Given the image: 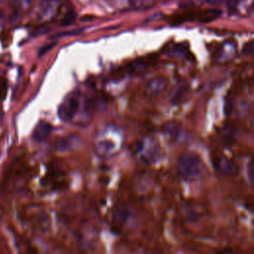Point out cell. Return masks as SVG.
<instances>
[{
	"label": "cell",
	"instance_id": "obj_1",
	"mask_svg": "<svg viewBox=\"0 0 254 254\" xmlns=\"http://www.w3.org/2000/svg\"><path fill=\"white\" fill-rule=\"evenodd\" d=\"M203 160L195 152H186L178 161V174L185 181H194L203 173Z\"/></svg>",
	"mask_w": 254,
	"mask_h": 254
},
{
	"label": "cell",
	"instance_id": "obj_2",
	"mask_svg": "<svg viewBox=\"0 0 254 254\" xmlns=\"http://www.w3.org/2000/svg\"><path fill=\"white\" fill-rule=\"evenodd\" d=\"M79 106L78 96L74 94L69 96L59 106L58 116L63 122H70L76 117Z\"/></svg>",
	"mask_w": 254,
	"mask_h": 254
},
{
	"label": "cell",
	"instance_id": "obj_3",
	"mask_svg": "<svg viewBox=\"0 0 254 254\" xmlns=\"http://www.w3.org/2000/svg\"><path fill=\"white\" fill-rule=\"evenodd\" d=\"M215 166L216 170L223 176L235 177L239 173V168L236 163L225 156H220L216 158Z\"/></svg>",
	"mask_w": 254,
	"mask_h": 254
},
{
	"label": "cell",
	"instance_id": "obj_4",
	"mask_svg": "<svg viewBox=\"0 0 254 254\" xmlns=\"http://www.w3.org/2000/svg\"><path fill=\"white\" fill-rule=\"evenodd\" d=\"M189 92H190V87H189L188 82H186V81L179 82L177 86L173 89V91L170 95V101L173 104L182 103L188 98Z\"/></svg>",
	"mask_w": 254,
	"mask_h": 254
},
{
	"label": "cell",
	"instance_id": "obj_5",
	"mask_svg": "<svg viewBox=\"0 0 254 254\" xmlns=\"http://www.w3.org/2000/svg\"><path fill=\"white\" fill-rule=\"evenodd\" d=\"M53 131V127L51 124H49L48 122H40L38 123V125L35 127L33 133H32V139L35 141V142L41 143L44 142L45 140H47L50 135L52 134Z\"/></svg>",
	"mask_w": 254,
	"mask_h": 254
},
{
	"label": "cell",
	"instance_id": "obj_6",
	"mask_svg": "<svg viewBox=\"0 0 254 254\" xmlns=\"http://www.w3.org/2000/svg\"><path fill=\"white\" fill-rule=\"evenodd\" d=\"M166 134L171 139L175 140L176 142H179V143H183L186 140L187 141L189 140L188 134L182 130L180 125H178L177 123H174V122H170L167 124Z\"/></svg>",
	"mask_w": 254,
	"mask_h": 254
},
{
	"label": "cell",
	"instance_id": "obj_7",
	"mask_svg": "<svg viewBox=\"0 0 254 254\" xmlns=\"http://www.w3.org/2000/svg\"><path fill=\"white\" fill-rule=\"evenodd\" d=\"M58 0H44L39 7V15L41 19L52 18L58 10Z\"/></svg>",
	"mask_w": 254,
	"mask_h": 254
},
{
	"label": "cell",
	"instance_id": "obj_8",
	"mask_svg": "<svg viewBox=\"0 0 254 254\" xmlns=\"http://www.w3.org/2000/svg\"><path fill=\"white\" fill-rule=\"evenodd\" d=\"M167 83L168 82L165 78L156 77L149 80V82L147 83V91L153 96H158L166 90Z\"/></svg>",
	"mask_w": 254,
	"mask_h": 254
},
{
	"label": "cell",
	"instance_id": "obj_9",
	"mask_svg": "<svg viewBox=\"0 0 254 254\" xmlns=\"http://www.w3.org/2000/svg\"><path fill=\"white\" fill-rule=\"evenodd\" d=\"M220 15H221V11L219 9H216V8L207 9V10H204V11L197 13L196 20L201 23L207 24V23L216 20L217 18L220 17Z\"/></svg>",
	"mask_w": 254,
	"mask_h": 254
},
{
	"label": "cell",
	"instance_id": "obj_10",
	"mask_svg": "<svg viewBox=\"0 0 254 254\" xmlns=\"http://www.w3.org/2000/svg\"><path fill=\"white\" fill-rule=\"evenodd\" d=\"M78 142H79V139L77 136H75V135L67 136V137L61 138L58 141L57 149L60 151H69V150H72L75 147H77Z\"/></svg>",
	"mask_w": 254,
	"mask_h": 254
},
{
	"label": "cell",
	"instance_id": "obj_11",
	"mask_svg": "<svg viewBox=\"0 0 254 254\" xmlns=\"http://www.w3.org/2000/svg\"><path fill=\"white\" fill-rule=\"evenodd\" d=\"M150 66V61L147 59H139L135 62H133L130 65V69L131 71H133V73H144Z\"/></svg>",
	"mask_w": 254,
	"mask_h": 254
},
{
	"label": "cell",
	"instance_id": "obj_12",
	"mask_svg": "<svg viewBox=\"0 0 254 254\" xmlns=\"http://www.w3.org/2000/svg\"><path fill=\"white\" fill-rule=\"evenodd\" d=\"M235 134H236V130L233 126H225L220 131L221 139L223 141H225V142H229V143H231L232 141L234 140Z\"/></svg>",
	"mask_w": 254,
	"mask_h": 254
},
{
	"label": "cell",
	"instance_id": "obj_13",
	"mask_svg": "<svg viewBox=\"0 0 254 254\" xmlns=\"http://www.w3.org/2000/svg\"><path fill=\"white\" fill-rule=\"evenodd\" d=\"M9 1L13 6V8L22 11V10L29 9L33 0H9Z\"/></svg>",
	"mask_w": 254,
	"mask_h": 254
},
{
	"label": "cell",
	"instance_id": "obj_14",
	"mask_svg": "<svg viewBox=\"0 0 254 254\" xmlns=\"http://www.w3.org/2000/svg\"><path fill=\"white\" fill-rule=\"evenodd\" d=\"M126 218H127V211L123 208L117 209L116 215H115V219L119 223H123L126 220Z\"/></svg>",
	"mask_w": 254,
	"mask_h": 254
},
{
	"label": "cell",
	"instance_id": "obj_15",
	"mask_svg": "<svg viewBox=\"0 0 254 254\" xmlns=\"http://www.w3.org/2000/svg\"><path fill=\"white\" fill-rule=\"evenodd\" d=\"M247 178L251 184H254V159H251L247 164Z\"/></svg>",
	"mask_w": 254,
	"mask_h": 254
},
{
	"label": "cell",
	"instance_id": "obj_16",
	"mask_svg": "<svg viewBox=\"0 0 254 254\" xmlns=\"http://www.w3.org/2000/svg\"><path fill=\"white\" fill-rule=\"evenodd\" d=\"M76 18H77L76 12H75L74 10H70V11L66 14V16L63 18V20H62V25H70V24H72V23L76 20Z\"/></svg>",
	"mask_w": 254,
	"mask_h": 254
},
{
	"label": "cell",
	"instance_id": "obj_17",
	"mask_svg": "<svg viewBox=\"0 0 254 254\" xmlns=\"http://www.w3.org/2000/svg\"><path fill=\"white\" fill-rule=\"evenodd\" d=\"M242 54L245 56L254 55V40L247 42L242 48Z\"/></svg>",
	"mask_w": 254,
	"mask_h": 254
},
{
	"label": "cell",
	"instance_id": "obj_18",
	"mask_svg": "<svg viewBox=\"0 0 254 254\" xmlns=\"http://www.w3.org/2000/svg\"><path fill=\"white\" fill-rule=\"evenodd\" d=\"M55 46V44H50V45H47L45 47H42L41 50L39 51V57H41V56H43L44 54H46L51 48H53Z\"/></svg>",
	"mask_w": 254,
	"mask_h": 254
},
{
	"label": "cell",
	"instance_id": "obj_19",
	"mask_svg": "<svg viewBox=\"0 0 254 254\" xmlns=\"http://www.w3.org/2000/svg\"><path fill=\"white\" fill-rule=\"evenodd\" d=\"M205 1H206V3H208L212 6H217L222 2V0H205Z\"/></svg>",
	"mask_w": 254,
	"mask_h": 254
},
{
	"label": "cell",
	"instance_id": "obj_20",
	"mask_svg": "<svg viewBox=\"0 0 254 254\" xmlns=\"http://www.w3.org/2000/svg\"><path fill=\"white\" fill-rule=\"evenodd\" d=\"M238 3V0H229V8L230 9H235Z\"/></svg>",
	"mask_w": 254,
	"mask_h": 254
},
{
	"label": "cell",
	"instance_id": "obj_21",
	"mask_svg": "<svg viewBox=\"0 0 254 254\" xmlns=\"http://www.w3.org/2000/svg\"><path fill=\"white\" fill-rule=\"evenodd\" d=\"M253 128H254V118H253Z\"/></svg>",
	"mask_w": 254,
	"mask_h": 254
}]
</instances>
